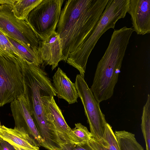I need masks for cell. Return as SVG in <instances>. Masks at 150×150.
Instances as JSON below:
<instances>
[{
    "mask_svg": "<svg viewBox=\"0 0 150 150\" xmlns=\"http://www.w3.org/2000/svg\"><path fill=\"white\" fill-rule=\"evenodd\" d=\"M0 55L9 58L21 57L15 46L7 37L0 31Z\"/></svg>",
    "mask_w": 150,
    "mask_h": 150,
    "instance_id": "obj_21",
    "label": "cell"
},
{
    "mask_svg": "<svg viewBox=\"0 0 150 150\" xmlns=\"http://www.w3.org/2000/svg\"><path fill=\"white\" fill-rule=\"evenodd\" d=\"M130 0H109L98 22L90 35L74 52L66 62L76 69L84 78L89 57L102 35L109 29H114L117 21L124 18L129 9Z\"/></svg>",
    "mask_w": 150,
    "mask_h": 150,
    "instance_id": "obj_4",
    "label": "cell"
},
{
    "mask_svg": "<svg viewBox=\"0 0 150 150\" xmlns=\"http://www.w3.org/2000/svg\"><path fill=\"white\" fill-rule=\"evenodd\" d=\"M0 150H16V149L9 142L0 137Z\"/></svg>",
    "mask_w": 150,
    "mask_h": 150,
    "instance_id": "obj_23",
    "label": "cell"
},
{
    "mask_svg": "<svg viewBox=\"0 0 150 150\" xmlns=\"http://www.w3.org/2000/svg\"><path fill=\"white\" fill-rule=\"evenodd\" d=\"M10 106L15 127L23 128L35 140L38 146H42L43 141L32 117L23 95L11 102Z\"/></svg>",
    "mask_w": 150,
    "mask_h": 150,
    "instance_id": "obj_9",
    "label": "cell"
},
{
    "mask_svg": "<svg viewBox=\"0 0 150 150\" xmlns=\"http://www.w3.org/2000/svg\"><path fill=\"white\" fill-rule=\"evenodd\" d=\"M15 0H0V4H8L12 5Z\"/></svg>",
    "mask_w": 150,
    "mask_h": 150,
    "instance_id": "obj_24",
    "label": "cell"
},
{
    "mask_svg": "<svg viewBox=\"0 0 150 150\" xmlns=\"http://www.w3.org/2000/svg\"><path fill=\"white\" fill-rule=\"evenodd\" d=\"M54 97L45 96L41 97L45 117L47 121L55 127L62 144L71 142L70 138L71 129L66 122Z\"/></svg>",
    "mask_w": 150,
    "mask_h": 150,
    "instance_id": "obj_10",
    "label": "cell"
},
{
    "mask_svg": "<svg viewBox=\"0 0 150 150\" xmlns=\"http://www.w3.org/2000/svg\"><path fill=\"white\" fill-rule=\"evenodd\" d=\"M63 0H42L28 15L26 21L39 40L55 30L62 11Z\"/></svg>",
    "mask_w": 150,
    "mask_h": 150,
    "instance_id": "obj_6",
    "label": "cell"
},
{
    "mask_svg": "<svg viewBox=\"0 0 150 150\" xmlns=\"http://www.w3.org/2000/svg\"><path fill=\"white\" fill-rule=\"evenodd\" d=\"M75 84L83 106L92 137L99 139L103 134L107 123L99 103L96 100L84 78L79 74L76 76Z\"/></svg>",
    "mask_w": 150,
    "mask_h": 150,
    "instance_id": "obj_8",
    "label": "cell"
},
{
    "mask_svg": "<svg viewBox=\"0 0 150 150\" xmlns=\"http://www.w3.org/2000/svg\"><path fill=\"white\" fill-rule=\"evenodd\" d=\"M134 31L124 26L115 30L108 46L98 62L91 88L100 103L113 96L129 39Z\"/></svg>",
    "mask_w": 150,
    "mask_h": 150,
    "instance_id": "obj_2",
    "label": "cell"
},
{
    "mask_svg": "<svg viewBox=\"0 0 150 150\" xmlns=\"http://www.w3.org/2000/svg\"><path fill=\"white\" fill-rule=\"evenodd\" d=\"M89 142L94 150H120L112 127L107 123L102 136L98 139L92 137Z\"/></svg>",
    "mask_w": 150,
    "mask_h": 150,
    "instance_id": "obj_15",
    "label": "cell"
},
{
    "mask_svg": "<svg viewBox=\"0 0 150 150\" xmlns=\"http://www.w3.org/2000/svg\"><path fill=\"white\" fill-rule=\"evenodd\" d=\"M10 42L15 46L20 57L30 63L40 67L43 63L38 55L33 50H30L14 40L7 36Z\"/></svg>",
    "mask_w": 150,
    "mask_h": 150,
    "instance_id": "obj_19",
    "label": "cell"
},
{
    "mask_svg": "<svg viewBox=\"0 0 150 150\" xmlns=\"http://www.w3.org/2000/svg\"><path fill=\"white\" fill-rule=\"evenodd\" d=\"M141 128L145 141L146 150H150V95L148 94L144 106Z\"/></svg>",
    "mask_w": 150,
    "mask_h": 150,
    "instance_id": "obj_18",
    "label": "cell"
},
{
    "mask_svg": "<svg viewBox=\"0 0 150 150\" xmlns=\"http://www.w3.org/2000/svg\"><path fill=\"white\" fill-rule=\"evenodd\" d=\"M120 150H144L134 134L125 130L114 132Z\"/></svg>",
    "mask_w": 150,
    "mask_h": 150,
    "instance_id": "obj_17",
    "label": "cell"
},
{
    "mask_svg": "<svg viewBox=\"0 0 150 150\" xmlns=\"http://www.w3.org/2000/svg\"><path fill=\"white\" fill-rule=\"evenodd\" d=\"M42 0H15L11 5L14 15L20 20L26 21L29 13Z\"/></svg>",
    "mask_w": 150,
    "mask_h": 150,
    "instance_id": "obj_16",
    "label": "cell"
},
{
    "mask_svg": "<svg viewBox=\"0 0 150 150\" xmlns=\"http://www.w3.org/2000/svg\"><path fill=\"white\" fill-rule=\"evenodd\" d=\"M0 137L16 150H40L35 141L23 128H8L0 124Z\"/></svg>",
    "mask_w": 150,
    "mask_h": 150,
    "instance_id": "obj_13",
    "label": "cell"
},
{
    "mask_svg": "<svg viewBox=\"0 0 150 150\" xmlns=\"http://www.w3.org/2000/svg\"><path fill=\"white\" fill-rule=\"evenodd\" d=\"M19 58L22 68L23 95L40 134H48L52 132V127L45 117L41 97L56 96V91L47 74L40 67Z\"/></svg>",
    "mask_w": 150,
    "mask_h": 150,
    "instance_id": "obj_3",
    "label": "cell"
},
{
    "mask_svg": "<svg viewBox=\"0 0 150 150\" xmlns=\"http://www.w3.org/2000/svg\"><path fill=\"white\" fill-rule=\"evenodd\" d=\"M52 79V84L58 98L64 99L70 104L77 102L79 96L75 83L59 67Z\"/></svg>",
    "mask_w": 150,
    "mask_h": 150,
    "instance_id": "obj_14",
    "label": "cell"
},
{
    "mask_svg": "<svg viewBox=\"0 0 150 150\" xmlns=\"http://www.w3.org/2000/svg\"><path fill=\"white\" fill-rule=\"evenodd\" d=\"M109 0H69L61 11L57 33L61 42L62 61L66 62L93 30Z\"/></svg>",
    "mask_w": 150,
    "mask_h": 150,
    "instance_id": "obj_1",
    "label": "cell"
},
{
    "mask_svg": "<svg viewBox=\"0 0 150 150\" xmlns=\"http://www.w3.org/2000/svg\"><path fill=\"white\" fill-rule=\"evenodd\" d=\"M134 31L138 35L150 33V0H130L127 12Z\"/></svg>",
    "mask_w": 150,
    "mask_h": 150,
    "instance_id": "obj_11",
    "label": "cell"
},
{
    "mask_svg": "<svg viewBox=\"0 0 150 150\" xmlns=\"http://www.w3.org/2000/svg\"><path fill=\"white\" fill-rule=\"evenodd\" d=\"M23 71L19 58L0 55V107L23 95Z\"/></svg>",
    "mask_w": 150,
    "mask_h": 150,
    "instance_id": "obj_5",
    "label": "cell"
},
{
    "mask_svg": "<svg viewBox=\"0 0 150 150\" xmlns=\"http://www.w3.org/2000/svg\"><path fill=\"white\" fill-rule=\"evenodd\" d=\"M0 31L38 55L39 40L26 21L14 15L11 5L0 4Z\"/></svg>",
    "mask_w": 150,
    "mask_h": 150,
    "instance_id": "obj_7",
    "label": "cell"
},
{
    "mask_svg": "<svg viewBox=\"0 0 150 150\" xmlns=\"http://www.w3.org/2000/svg\"><path fill=\"white\" fill-rule=\"evenodd\" d=\"M92 136L87 128L81 123L75 124V127L71 129L70 133L71 142L78 143L89 142Z\"/></svg>",
    "mask_w": 150,
    "mask_h": 150,
    "instance_id": "obj_20",
    "label": "cell"
},
{
    "mask_svg": "<svg viewBox=\"0 0 150 150\" xmlns=\"http://www.w3.org/2000/svg\"><path fill=\"white\" fill-rule=\"evenodd\" d=\"M59 150H94L89 142L78 143H65L60 145Z\"/></svg>",
    "mask_w": 150,
    "mask_h": 150,
    "instance_id": "obj_22",
    "label": "cell"
},
{
    "mask_svg": "<svg viewBox=\"0 0 150 150\" xmlns=\"http://www.w3.org/2000/svg\"><path fill=\"white\" fill-rule=\"evenodd\" d=\"M38 52L43 62L51 66L52 70L62 61L60 40L55 30L44 40H39Z\"/></svg>",
    "mask_w": 150,
    "mask_h": 150,
    "instance_id": "obj_12",
    "label": "cell"
}]
</instances>
